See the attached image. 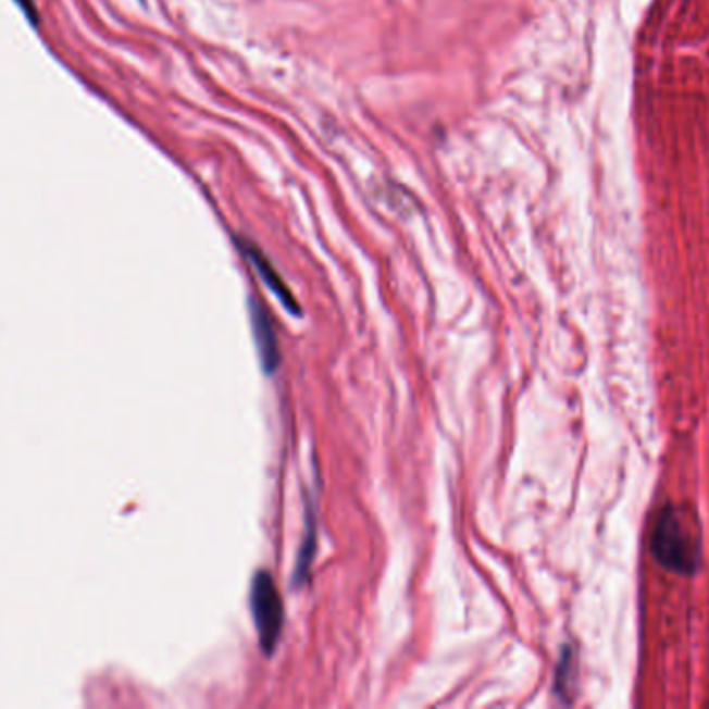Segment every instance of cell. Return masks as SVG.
<instances>
[{"label":"cell","instance_id":"obj_1","mask_svg":"<svg viewBox=\"0 0 709 709\" xmlns=\"http://www.w3.org/2000/svg\"><path fill=\"white\" fill-rule=\"evenodd\" d=\"M651 551L663 568L691 574L701 558V545L691 517L679 508H666L651 533Z\"/></svg>","mask_w":709,"mask_h":709},{"label":"cell","instance_id":"obj_2","mask_svg":"<svg viewBox=\"0 0 709 709\" xmlns=\"http://www.w3.org/2000/svg\"><path fill=\"white\" fill-rule=\"evenodd\" d=\"M250 608L262 654L271 656L284 633V604L269 572H257L250 592Z\"/></svg>","mask_w":709,"mask_h":709},{"label":"cell","instance_id":"obj_3","mask_svg":"<svg viewBox=\"0 0 709 709\" xmlns=\"http://www.w3.org/2000/svg\"><path fill=\"white\" fill-rule=\"evenodd\" d=\"M250 323H252L254 344H257V352L261 358L262 371L271 375L282 364V352H279L277 335L273 329V321L266 314V310L261 307L259 300L250 302Z\"/></svg>","mask_w":709,"mask_h":709},{"label":"cell","instance_id":"obj_4","mask_svg":"<svg viewBox=\"0 0 709 709\" xmlns=\"http://www.w3.org/2000/svg\"><path fill=\"white\" fill-rule=\"evenodd\" d=\"M239 250L244 252V257H246L248 261L252 262V266H254L257 273L261 275L264 285H266V287L273 291V296L284 304L285 310H287L289 314H294V316H300V314H302V308H300V304L296 302V298L291 296L289 287L285 285L284 279L279 277V273L275 271V266H273L271 261L262 254L261 250H259L252 241H248V239H239Z\"/></svg>","mask_w":709,"mask_h":709},{"label":"cell","instance_id":"obj_5","mask_svg":"<svg viewBox=\"0 0 709 709\" xmlns=\"http://www.w3.org/2000/svg\"><path fill=\"white\" fill-rule=\"evenodd\" d=\"M314 551H316V524H314V517H312V508H308L307 533H304V539H302L300 551H298V560H296L294 587H300L307 581L308 570H310V564H312Z\"/></svg>","mask_w":709,"mask_h":709},{"label":"cell","instance_id":"obj_6","mask_svg":"<svg viewBox=\"0 0 709 709\" xmlns=\"http://www.w3.org/2000/svg\"><path fill=\"white\" fill-rule=\"evenodd\" d=\"M20 4H22V9H24L25 15L29 17V22H34V24H38V11H36V7H34V2L32 0H17Z\"/></svg>","mask_w":709,"mask_h":709}]
</instances>
